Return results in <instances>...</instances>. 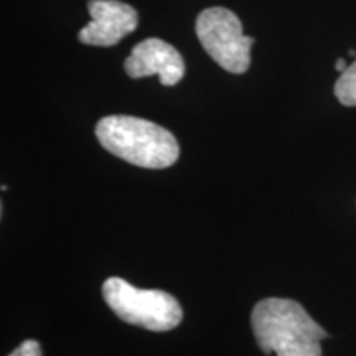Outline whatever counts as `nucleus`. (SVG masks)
<instances>
[{
	"mask_svg": "<svg viewBox=\"0 0 356 356\" xmlns=\"http://www.w3.org/2000/svg\"><path fill=\"white\" fill-rule=\"evenodd\" d=\"M102 297L122 322L150 332H168L180 325L184 312L175 297L163 291L137 289L121 277H109Z\"/></svg>",
	"mask_w": 356,
	"mask_h": 356,
	"instance_id": "7ed1b4c3",
	"label": "nucleus"
},
{
	"mask_svg": "<svg viewBox=\"0 0 356 356\" xmlns=\"http://www.w3.org/2000/svg\"><path fill=\"white\" fill-rule=\"evenodd\" d=\"M195 30L204 51L222 70L233 74L246 73L251 65L254 38L243 33V24L236 13L225 7L204 8L198 15Z\"/></svg>",
	"mask_w": 356,
	"mask_h": 356,
	"instance_id": "20e7f679",
	"label": "nucleus"
},
{
	"mask_svg": "<svg viewBox=\"0 0 356 356\" xmlns=\"http://www.w3.org/2000/svg\"><path fill=\"white\" fill-rule=\"evenodd\" d=\"M8 356H42V348H40L38 341L26 340Z\"/></svg>",
	"mask_w": 356,
	"mask_h": 356,
	"instance_id": "6e6552de",
	"label": "nucleus"
},
{
	"mask_svg": "<svg viewBox=\"0 0 356 356\" xmlns=\"http://www.w3.org/2000/svg\"><path fill=\"white\" fill-rule=\"evenodd\" d=\"M346 68H348V65H346L345 58H338L337 63H335V70L338 71V73H343Z\"/></svg>",
	"mask_w": 356,
	"mask_h": 356,
	"instance_id": "1a4fd4ad",
	"label": "nucleus"
},
{
	"mask_svg": "<svg viewBox=\"0 0 356 356\" xmlns=\"http://www.w3.org/2000/svg\"><path fill=\"white\" fill-rule=\"evenodd\" d=\"M335 96L343 106L355 108L356 106V60L348 65L335 83Z\"/></svg>",
	"mask_w": 356,
	"mask_h": 356,
	"instance_id": "0eeeda50",
	"label": "nucleus"
},
{
	"mask_svg": "<svg viewBox=\"0 0 356 356\" xmlns=\"http://www.w3.org/2000/svg\"><path fill=\"white\" fill-rule=\"evenodd\" d=\"M91 22L79 30L78 38L92 47H113L139 25V13L121 0H89Z\"/></svg>",
	"mask_w": 356,
	"mask_h": 356,
	"instance_id": "39448f33",
	"label": "nucleus"
},
{
	"mask_svg": "<svg viewBox=\"0 0 356 356\" xmlns=\"http://www.w3.org/2000/svg\"><path fill=\"white\" fill-rule=\"evenodd\" d=\"M252 330L266 355L322 356V341L328 338L299 302L270 297L257 302L251 315Z\"/></svg>",
	"mask_w": 356,
	"mask_h": 356,
	"instance_id": "f257e3e1",
	"label": "nucleus"
},
{
	"mask_svg": "<svg viewBox=\"0 0 356 356\" xmlns=\"http://www.w3.org/2000/svg\"><path fill=\"white\" fill-rule=\"evenodd\" d=\"M348 55L350 56H356V51L355 50H348Z\"/></svg>",
	"mask_w": 356,
	"mask_h": 356,
	"instance_id": "9d476101",
	"label": "nucleus"
},
{
	"mask_svg": "<svg viewBox=\"0 0 356 356\" xmlns=\"http://www.w3.org/2000/svg\"><path fill=\"white\" fill-rule=\"evenodd\" d=\"M124 68L134 79L159 74L163 86H175L185 74V61L170 43L160 38H147L132 48Z\"/></svg>",
	"mask_w": 356,
	"mask_h": 356,
	"instance_id": "423d86ee",
	"label": "nucleus"
},
{
	"mask_svg": "<svg viewBox=\"0 0 356 356\" xmlns=\"http://www.w3.org/2000/svg\"><path fill=\"white\" fill-rule=\"evenodd\" d=\"M99 144L115 157L142 168H167L180 155L170 131L132 115H108L96 126Z\"/></svg>",
	"mask_w": 356,
	"mask_h": 356,
	"instance_id": "f03ea898",
	"label": "nucleus"
}]
</instances>
